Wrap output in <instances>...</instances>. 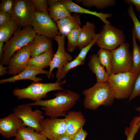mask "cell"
<instances>
[{
	"label": "cell",
	"instance_id": "1",
	"mask_svg": "<svg viewBox=\"0 0 140 140\" xmlns=\"http://www.w3.org/2000/svg\"><path fill=\"white\" fill-rule=\"evenodd\" d=\"M55 97L52 99L41 100L26 104L31 106H42L41 108L46 116L55 118L65 117L67 112L75 105L80 98L79 94L68 89L58 92L55 94Z\"/></svg>",
	"mask_w": 140,
	"mask_h": 140
},
{
	"label": "cell",
	"instance_id": "2",
	"mask_svg": "<svg viewBox=\"0 0 140 140\" xmlns=\"http://www.w3.org/2000/svg\"><path fill=\"white\" fill-rule=\"evenodd\" d=\"M83 104L85 108L95 110L103 105L110 106L115 99L111 88L108 81L96 82L91 87L83 90Z\"/></svg>",
	"mask_w": 140,
	"mask_h": 140
},
{
	"label": "cell",
	"instance_id": "3",
	"mask_svg": "<svg viewBox=\"0 0 140 140\" xmlns=\"http://www.w3.org/2000/svg\"><path fill=\"white\" fill-rule=\"evenodd\" d=\"M36 34L31 26L17 30L4 45V52L0 64L8 65L13 55L19 50L32 43Z\"/></svg>",
	"mask_w": 140,
	"mask_h": 140
},
{
	"label": "cell",
	"instance_id": "4",
	"mask_svg": "<svg viewBox=\"0 0 140 140\" xmlns=\"http://www.w3.org/2000/svg\"><path fill=\"white\" fill-rule=\"evenodd\" d=\"M66 82V81L64 80L54 83L33 82L25 88H15L13 93L19 100L27 99L36 102L46 97L47 94L50 92L63 90L62 86Z\"/></svg>",
	"mask_w": 140,
	"mask_h": 140
},
{
	"label": "cell",
	"instance_id": "5",
	"mask_svg": "<svg viewBox=\"0 0 140 140\" xmlns=\"http://www.w3.org/2000/svg\"><path fill=\"white\" fill-rule=\"evenodd\" d=\"M137 74L131 71L112 74L108 81L113 90L115 99L129 98L133 88Z\"/></svg>",
	"mask_w": 140,
	"mask_h": 140
},
{
	"label": "cell",
	"instance_id": "6",
	"mask_svg": "<svg viewBox=\"0 0 140 140\" xmlns=\"http://www.w3.org/2000/svg\"><path fill=\"white\" fill-rule=\"evenodd\" d=\"M125 36L122 30L111 24H104L98 33L96 44L100 48L111 51L124 43Z\"/></svg>",
	"mask_w": 140,
	"mask_h": 140
},
{
	"label": "cell",
	"instance_id": "7",
	"mask_svg": "<svg viewBox=\"0 0 140 140\" xmlns=\"http://www.w3.org/2000/svg\"><path fill=\"white\" fill-rule=\"evenodd\" d=\"M36 12L32 0H16L10 13L11 20L23 28L31 26Z\"/></svg>",
	"mask_w": 140,
	"mask_h": 140
},
{
	"label": "cell",
	"instance_id": "8",
	"mask_svg": "<svg viewBox=\"0 0 140 140\" xmlns=\"http://www.w3.org/2000/svg\"><path fill=\"white\" fill-rule=\"evenodd\" d=\"M37 34L51 39L60 35L56 22L51 18L48 12L39 13L36 12L31 24Z\"/></svg>",
	"mask_w": 140,
	"mask_h": 140
},
{
	"label": "cell",
	"instance_id": "9",
	"mask_svg": "<svg viewBox=\"0 0 140 140\" xmlns=\"http://www.w3.org/2000/svg\"><path fill=\"white\" fill-rule=\"evenodd\" d=\"M129 46L128 43H124L111 51L113 58L112 74L131 71L133 57L132 53L129 50Z\"/></svg>",
	"mask_w": 140,
	"mask_h": 140
},
{
	"label": "cell",
	"instance_id": "10",
	"mask_svg": "<svg viewBox=\"0 0 140 140\" xmlns=\"http://www.w3.org/2000/svg\"><path fill=\"white\" fill-rule=\"evenodd\" d=\"M13 113L23 121V126L33 128L39 134L41 132V124L44 119L39 109L33 111L31 106L25 104L15 108Z\"/></svg>",
	"mask_w": 140,
	"mask_h": 140
},
{
	"label": "cell",
	"instance_id": "11",
	"mask_svg": "<svg viewBox=\"0 0 140 140\" xmlns=\"http://www.w3.org/2000/svg\"><path fill=\"white\" fill-rule=\"evenodd\" d=\"M31 43L18 50L10 58L8 66L9 74L17 75L27 67L31 58L30 47Z\"/></svg>",
	"mask_w": 140,
	"mask_h": 140
},
{
	"label": "cell",
	"instance_id": "12",
	"mask_svg": "<svg viewBox=\"0 0 140 140\" xmlns=\"http://www.w3.org/2000/svg\"><path fill=\"white\" fill-rule=\"evenodd\" d=\"M64 35H57L54 38L57 42L58 47L56 53L54 54L50 66L49 79L54 77L52 71L55 68L59 70L68 62L73 60L72 55L66 51L65 48Z\"/></svg>",
	"mask_w": 140,
	"mask_h": 140
},
{
	"label": "cell",
	"instance_id": "13",
	"mask_svg": "<svg viewBox=\"0 0 140 140\" xmlns=\"http://www.w3.org/2000/svg\"><path fill=\"white\" fill-rule=\"evenodd\" d=\"M42 131L40 134L51 140L66 134V124L65 118H46L41 124Z\"/></svg>",
	"mask_w": 140,
	"mask_h": 140
},
{
	"label": "cell",
	"instance_id": "14",
	"mask_svg": "<svg viewBox=\"0 0 140 140\" xmlns=\"http://www.w3.org/2000/svg\"><path fill=\"white\" fill-rule=\"evenodd\" d=\"M23 126V121L13 113L0 119V133L6 138L15 137L18 130Z\"/></svg>",
	"mask_w": 140,
	"mask_h": 140
},
{
	"label": "cell",
	"instance_id": "15",
	"mask_svg": "<svg viewBox=\"0 0 140 140\" xmlns=\"http://www.w3.org/2000/svg\"><path fill=\"white\" fill-rule=\"evenodd\" d=\"M65 117L66 126V134L72 139L83 128L86 120L80 111H70Z\"/></svg>",
	"mask_w": 140,
	"mask_h": 140
},
{
	"label": "cell",
	"instance_id": "16",
	"mask_svg": "<svg viewBox=\"0 0 140 140\" xmlns=\"http://www.w3.org/2000/svg\"><path fill=\"white\" fill-rule=\"evenodd\" d=\"M46 75L49 79V72L43 69H39L31 67H27L19 74L11 77L0 80V84L7 82H14L19 80L27 79L32 81L34 82H38L43 80L40 77H37L36 75L39 74Z\"/></svg>",
	"mask_w": 140,
	"mask_h": 140
},
{
	"label": "cell",
	"instance_id": "17",
	"mask_svg": "<svg viewBox=\"0 0 140 140\" xmlns=\"http://www.w3.org/2000/svg\"><path fill=\"white\" fill-rule=\"evenodd\" d=\"M80 17V15L75 13L57 21L56 23L60 34L66 36L74 30L81 27Z\"/></svg>",
	"mask_w": 140,
	"mask_h": 140
},
{
	"label": "cell",
	"instance_id": "18",
	"mask_svg": "<svg viewBox=\"0 0 140 140\" xmlns=\"http://www.w3.org/2000/svg\"><path fill=\"white\" fill-rule=\"evenodd\" d=\"M30 50L31 58L47 51H53L51 39L36 34L31 44Z\"/></svg>",
	"mask_w": 140,
	"mask_h": 140
},
{
	"label": "cell",
	"instance_id": "19",
	"mask_svg": "<svg viewBox=\"0 0 140 140\" xmlns=\"http://www.w3.org/2000/svg\"><path fill=\"white\" fill-rule=\"evenodd\" d=\"M61 2L66 6L71 13L93 15L99 18L104 24L110 23V22L107 20V18L112 16L111 13H100L90 11L79 6L71 0H61Z\"/></svg>",
	"mask_w": 140,
	"mask_h": 140
},
{
	"label": "cell",
	"instance_id": "20",
	"mask_svg": "<svg viewBox=\"0 0 140 140\" xmlns=\"http://www.w3.org/2000/svg\"><path fill=\"white\" fill-rule=\"evenodd\" d=\"M96 26L94 23L87 22L81 28L78 47L80 50L89 45L97 36L95 33Z\"/></svg>",
	"mask_w": 140,
	"mask_h": 140
},
{
	"label": "cell",
	"instance_id": "21",
	"mask_svg": "<svg viewBox=\"0 0 140 140\" xmlns=\"http://www.w3.org/2000/svg\"><path fill=\"white\" fill-rule=\"evenodd\" d=\"M88 65L96 76V82L104 83L108 81L109 76L103 66L99 62L97 54H93L90 57Z\"/></svg>",
	"mask_w": 140,
	"mask_h": 140
},
{
	"label": "cell",
	"instance_id": "22",
	"mask_svg": "<svg viewBox=\"0 0 140 140\" xmlns=\"http://www.w3.org/2000/svg\"><path fill=\"white\" fill-rule=\"evenodd\" d=\"M54 54L53 51H49L31 58L27 67L43 69L50 66Z\"/></svg>",
	"mask_w": 140,
	"mask_h": 140
},
{
	"label": "cell",
	"instance_id": "23",
	"mask_svg": "<svg viewBox=\"0 0 140 140\" xmlns=\"http://www.w3.org/2000/svg\"><path fill=\"white\" fill-rule=\"evenodd\" d=\"M61 0L48 7L49 15L55 22L71 15V12Z\"/></svg>",
	"mask_w": 140,
	"mask_h": 140
},
{
	"label": "cell",
	"instance_id": "24",
	"mask_svg": "<svg viewBox=\"0 0 140 140\" xmlns=\"http://www.w3.org/2000/svg\"><path fill=\"white\" fill-rule=\"evenodd\" d=\"M34 130L33 128L23 126L18 130L15 140H48L45 136Z\"/></svg>",
	"mask_w": 140,
	"mask_h": 140
},
{
	"label": "cell",
	"instance_id": "25",
	"mask_svg": "<svg viewBox=\"0 0 140 140\" xmlns=\"http://www.w3.org/2000/svg\"><path fill=\"white\" fill-rule=\"evenodd\" d=\"M97 54L99 62L104 67L110 76L112 74L113 58L111 51L100 48L98 51Z\"/></svg>",
	"mask_w": 140,
	"mask_h": 140
},
{
	"label": "cell",
	"instance_id": "26",
	"mask_svg": "<svg viewBox=\"0 0 140 140\" xmlns=\"http://www.w3.org/2000/svg\"><path fill=\"white\" fill-rule=\"evenodd\" d=\"M132 39L133 65L131 71L138 74L140 73V47L137 43L136 39L132 30Z\"/></svg>",
	"mask_w": 140,
	"mask_h": 140
},
{
	"label": "cell",
	"instance_id": "27",
	"mask_svg": "<svg viewBox=\"0 0 140 140\" xmlns=\"http://www.w3.org/2000/svg\"><path fill=\"white\" fill-rule=\"evenodd\" d=\"M18 25L11 21L8 23L0 26V41L6 42L17 30Z\"/></svg>",
	"mask_w": 140,
	"mask_h": 140
},
{
	"label": "cell",
	"instance_id": "28",
	"mask_svg": "<svg viewBox=\"0 0 140 140\" xmlns=\"http://www.w3.org/2000/svg\"><path fill=\"white\" fill-rule=\"evenodd\" d=\"M77 3H80L83 6L91 8L94 6L99 9H102L113 6L116 4L114 0H78Z\"/></svg>",
	"mask_w": 140,
	"mask_h": 140
},
{
	"label": "cell",
	"instance_id": "29",
	"mask_svg": "<svg viewBox=\"0 0 140 140\" xmlns=\"http://www.w3.org/2000/svg\"><path fill=\"white\" fill-rule=\"evenodd\" d=\"M84 64L85 61H82L76 57L74 60L68 62L60 69L57 70L56 75V78L57 79V81H61L65 76L67 73L71 69Z\"/></svg>",
	"mask_w": 140,
	"mask_h": 140
},
{
	"label": "cell",
	"instance_id": "30",
	"mask_svg": "<svg viewBox=\"0 0 140 140\" xmlns=\"http://www.w3.org/2000/svg\"><path fill=\"white\" fill-rule=\"evenodd\" d=\"M140 128V115L134 117L130 122L129 127L125 128L124 133L126 140H133Z\"/></svg>",
	"mask_w": 140,
	"mask_h": 140
},
{
	"label": "cell",
	"instance_id": "31",
	"mask_svg": "<svg viewBox=\"0 0 140 140\" xmlns=\"http://www.w3.org/2000/svg\"><path fill=\"white\" fill-rule=\"evenodd\" d=\"M81 30V28L79 27L66 36L68 40L67 50L68 52H73L78 47L79 36Z\"/></svg>",
	"mask_w": 140,
	"mask_h": 140
},
{
	"label": "cell",
	"instance_id": "32",
	"mask_svg": "<svg viewBox=\"0 0 140 140\" xmlns=\"http://www.w3.org/2000/svg\"><path fill=\"white\" fill-rule=\"evenodd\" d=\"M129 6L128 9V12L129 16L131 18L134 24L132 30L135 37L139 41L140 44V22L138 19L134 10L133 6L131 3H128Z\"/></svg>",
	"mask_w": 140,
	"mask_h": 140
},
{
	"label": "cell",
	"instance_id": "33",
	"mask_svg": "<svg viewBox=\"0 0 140 140\" xmlns=\"http://www.w3.org/2000/svg\"><path fill=\"white\" fill-rule=\"evenodd\" d=\"M36 12L39 13L48 12V7L46 0H32Z\"/></svg>",
	"mask_w": 140,
	"mask_h": 140
},
{
	"label": "cell",
	"instance_id": "34",
	"mask_svg": "<svg viewBox=\"0 0 140 140\" xmlns=\"http://www.w3.org/2000/svg\"><path fill=\"white\" fill-rule=\"evenodd\" d=\"M97 36L88 45L83 48L78 55L76 57L81 60L85 61L86 56L90 48L96 44Z\"/></svg>",
	"mask_w": 140,
	"mask_h": 140
},
{
	"label": "cell",
	"instance_id": "35",
	"mask_svg": "<svg viewBox=\"0 0 140 140\" xmlns=\"http://www.w3.org/2000/svg\"><path fill=\"white\" fill-rule=\"evenodd\" d=\"M140 95V73L138 74L135 80L132 93L129 98L130 101L134 98Z\"/></svg>",
	"mask_w": 140,
	"mask_h": 140
},
{
	"label": "cell",
	"instance_id": "36",
	"mask_svg": "<svg viewBox=\"0 0 140 140\" xmlns=\"http://www.w3.org/2000/svg\"><path fill=\"white\" fill-rule=\"evenodd\" d=\"M14 1L13 0H2L0 4V11L10 14Z\"/></svg>",
	"mask_w": 140,
	"mask_h": 140
},
{
	"label": "cell",
	"instance_id": "37",
	"mask_svg": "<svg viewBox=\"0 0 140 140\" xmlns=\"http://www.w3.org/2000/svg\"><path fill=\"white\" fill-rule=\"evenodd\" d=\"M11 21L10 14L0 11V26L4 25Z\"/></svg>",
	"mask_w": 140,
	"mask_h": 140
},
{
	"label": "cell",
	"instance_id": "38",
	"mask_svg": "<svg viewBox=\"0 0 140 140\" xmlns=\"http://www.w3.org/2000/svg\"><path fill=\"white\" fill-rule=\"evenodd\" d=\"M88 134L86 131L82 128L73 137L72 140H85Z\"/></svg>",
	"mask_w": 140,
	"mask_h": 140
},
{
	"label": "cell",
	"instance_id": "39",
	"mask_svg": "<svg viewBox=\"0 0 140 140\" xmlns=\"http://www.w3.org/2000/svg\"><path fill=\"white\" fill-rule=\"evenodd\" d=\"M124 2L128 4H133L135 6L137 10L140 12V0H125Z\"/></svg>",
	"mask_w": 140,
	"mask_h": 140
},
{
	"label": "cell",
	"instance_id": "40",
	"mask_svg": "<svg viewBox=\"0 0 140 140\" xmlns=\"http://www.w3.org/2000/svg\"><path fill=\"white\" fill-rule=\"evenodd\" d=\"M51 140H72V139L65 134L56 137Z\"/></svg>",
	"mask_w": 140,
	"mask_h": 140
},
{
	"label": "cell",
	"instance_id": "41",
	"mask_svg": "<svg viewBox=\"0 0 140 140\" xmlns=\"http://www.w3.org/2000/svg\"><path fill=\"white\" fill-rule=\"evenodd\" d=\"M8 67H5L3 65H0V76H3L4 75L8 73Z\"/></svg>",
	"mask_w": 140,
	"mask_h": 140
},
{
	"label": "cell",
	"instance_id": "42",
	"mask_svg": "<svg viewBox=\"0 0 140 140\" xmlns=\"http://www.w3.org/2000/svg\"><path fill=\"white\" fill-rule=\"evenodd\" d=\"M4 43L3 42L0 41V60L1 61L2 59L4 52Z\"/></svg>",
	"mask_w": 140,
	"mask_h": 140
},
{
	"label": "cell",
	"instance_id": "43",
	"mask_svg": "<svg viewBox=\"0 0 140 140\" xmlns=\"http://www.w3.org/2000/svg\"><path fill=\"white\" fill-rule=\"evenodd\" d=\"M61 0H47V2L48 6H50L52 4L59 1Z\"/></svg>",
	"mask_w": 140,
	"mask_h": 140
},
{
	"label": "cell",
	"instance_id": "44",
	"mask_svg": "<svg viewBox=\"0 0 140 140\" xmlns=\"http://www.w3.org/2000/svg\"><path fill=\"white\" fill-rule=\"evenodd\" d=\"M135 110L136 111L139 112V114H140V107L136 108Z\"/></svg>",
	"mask_w": 140,
	"mask_h": 140
}]
</instances>
